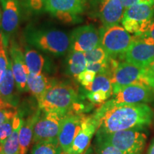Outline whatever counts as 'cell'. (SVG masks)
<instances>
[{
  "label": "cell",
  "instance_id": "cell-1",
  "mask_svg": "<svg viewBox=\"0 0 154 154\" xmlns=\"http://www.w3.org/2000/svg\"><path fill=\"white\" fill-rule=\"evenodd\" d=\"M98 133L109 134L128 129H142L151 124L153 111L145 103L126 104L106 102L94 114Z\"/></svg>",
  "mask_w": 154,
  "mask_h": 154
},
{
  "label": "cell",
  "instance_id": "cell-2",
  "mask_svg": "<svg viewBox=\"0 0 154 154\" xmlns=\"http://www.w3.org/2000/svg\"><path fill=\"white\" fill-rule=\"evenodd\" d=\"M24 38L32 47L54 56L65 54L70 47L69 36L55 29L28 26L24 32Z\"/></svg>",
  "mask_w": 154,
  "mask_h": 154
},
{
  "label": "cell",
  "instance_id": "cell-3",
  "mask_svg": "<svg viewBox=\"0 0 154 154\" xmlns=\"http://www.w3.org/2000/svg\"><path fill=\"white\" fill-rule=\"evenodd\" d=\"M78 94L66 83H54L38 100V107L45 112L56 111L68 114L78 106Z\"/></svg>",
  "mask_w": 154,
  "mask_h": 154
},
{
  "label": "cell",
  "instance_id": "cell-4",
  "mask_svg": "<svg viewBox=\"0 0 154 154\" xmlns=\"http://www.w3.org/2000/svg\"><path fill=\"white\" fill-rule=\"evenodd\" d=\"M97 137L127 154H140L145 147L147 136L141 129H128L109 134L98 133Z\"/></svg>",
  "mask_w": 154,
  "mask_h": 154
},
{
  "label": "cell",
  "instance_id": "cell-5",
  "mask_svg": "<svg viewBox=\"0 0 154 154\" xmlns=\"http://www.w3.org/2000/svg\"><path fill=\"white\" fill-rule=\"evenodd\" d=\"M100 44L112 58L122 57L134 41L127 31L120 25L103 26L99 31Z\"/></svg>",
  "mask_w": 154,
  "mask_h": 154
},
{
  "label": "cell",
  "instance_id": "cell-6",
  "mask_svg": "<svg viewBox=\"0 0 154 154\" xmlns=\"http://www.w3.org/2000/svg\"><path fill=\"white\" fill-rule=\"evenodd\" d=\"M111 79L113 88L136 84L151 88V79L146 68L136 66L127 61L119 63Z\"/></svg>",
  "mask_w": 154,
  "mask_h": 154
},
{
  "label": "cell",
  "instance_id": "cell-7",
  "mask_svg": "<svg viewBox=\"0 0 154 154\" xmlns=\"http://www.w3.org/2000/svg\"><path fill=\"white\" fill-rule=\"evenodd\" d=\"M67 114L51 111L40 115L34 128L33 142L57 141L63 119Z\"/></svg>",
  "mask_w": 154,
  "mask_h": 154
},
{
  "label": "cell",
  "instance_id": "cell-8",
  "mask_svg": "<svg viewBox=\"0 0 154 154\" xmlns=\"http://www.w3.org/2000/svg\"><path fill=\"white\" fill-rule=\"evenodd\" d=\"M113 98L110 101L114 103L137 104L145 103L154 99V91L148 86L128 85L113 88Z\"/></svg>",
  "mask_w": 154,
  "mask_h": 154
},
{
  "label": "cell",
  "instance_id": "cell-9",
  "mask_svg": "<svg viewBox=\"0 0 154 154\" xmlns=\"http://www.w3.org/2000/svg\"><path fill=\"white\" fill-rule=\"evenodd\" d=\"M69 40V52L85 53L100 45V33L93 25H85L73 30Z\"/></svg>",
  "mask_w": 154,
  "mask_h": 154
},
{
  "label": "cell",
  "instance_id": "cell-10",
  "mask_svg": "<svg viewBox=\"0 0 154 154\" xmlns=\"http://www.w3.org/2000/svg\"><path fill=\"white\" fill-rule=\"evenodd\" d=\"M2 14L1 33L6 41L18 29L21 19V2L19 0H0Z\"/></svg>",
  "mask_w": 154,
  "mask_h": 154
},
{
  "label": "cell",
  "instance_id": "cell-11",
  "mask_svg": "<svg viewBox=\"0 0 154 154\" xmlns=\"http://www.w3.org/2000/svg\"><path fill=\"white\" fill-rule=\"evenodd\" d=\"M9 54L16 87L21 92L27 91V78L29 74V70L25 61L24 52L19 44L14 40L10 43Z\"/></svg>",
  "mask_w": 154,
  "mask_h": 154
},
{
  "label": "cell",
  "instance_id": "cell-12",
  "mask_svg": "<svg viewBox=\"0 0 154 154\" xmlns=\"http://www.w3.org/2000/svg\"><path fill=\"white\" fill-rule=\"evenodd\" d=\"M124 58L127 62L146 68L154 61V45L146 44L134 36V41Z\"/></svg>",
  "mask_w": 154,
  "mask_h": 154
},
{
  "label": "cell",
  "instance_id": "cell-13",
  "mask_svg": "<svg viewBox=\"0 0 154 154\" xmlns=\"http://www.w3.org/2000/svg\"><path fill=\"white\" fill-rule=\"evenodd\" d=\"M97 130L98 123L94 115L91 116H83L80 129L68 154H83L85 153L94 134Z\"/></svg>",
  "mask_w": 154,
  "mask_h": 154
},
{
  "label": "cell",
  "instance_id": "cell-14",
  "mask_svg": "<svg viewBox=\"0 0 154 154\" xmlns=\"http://www.w3.org/2000/svg\"><path fill=\"white\" fill-rule=\"evenodd\" d=\"M82 116L69 113L61 124L58 136V143L65 154H68L80 129Z\"/></svg>",
  "mask_w": 154,
  "mask_h": 154
},
{
  "label": "cell",
  "instance_id": "cell-15",
  "mask_svg": "<svg viewBox=\"0 0 154 154\" xmlns=\"http://www.w3.org/2000/svg\"><path fill=\"white\" fill-rule=\"evenodd\" d=\"M124 9L120 0H100L99 17L103 26L119 24L124 17Z\"/></svg>",
  "mask_w": 154,
  "mask_h": 154
},
{
  "label": "cell",
  "instance_id": "cell-16",
  "mask_svg": "<svg viewBox=\"0 0 154 154\" xmlns=\"http://www.w3.org/2000/svg\"><path fill=\"white\" fill-rule=\"evenodd\" d=\"M86 7V0H47L46 11L52 15L69 13L79 16L85 11Z\"/></svg>",
  "mask_w": 154,
  "mask_h": 154
},
{
  "label": "cell",
  "instance_id": "cell-17",
  "mask_svg": "<svg viewBox=\"0 0 154 154\" xmlns=\"http://www.w3.org/2000/svg\"><path fill=\"white\" fill-rule=\"evenodd\" d=\"M41 115V109H38L35 113L29 116L26 121L23 120L22 126L19 130V154H26L34 136V128L36 121Z\"/></svg>",
  "mask_w": 154,
  "mask_h": 154
},
{
  "label": "cell",
  "instance_id": "cell-18",
  "mask_svg": "<svg viewBox=\"0 0 154 154\" xmlns=\"http://www.w3.org/2000/svg\"><path fill=\"white\" fill-rule=\"evenodd\" d=\"M153 16L154 5L138 3L126 9L123 19H132L141 24L143 22L151 21Z\"/></svg>",
  "mask_w": 154,
  "mask_h": 154
},
{
  "label": "cell",
  "instance_id": "cell-19",
  "mask_svg": "<svg viewBox=\"0 0 154 154\" xmlns=\"http://www.w3.org/2000/svg\"><path fill=\"white\" fill-rule=\"evenodd\" d=\"M54 84V81L50 80L44 74L39 75L29 74L27 78L28 91L32 93L37 101Z\"/></svg>",
  "mask_w": 154,
  "mask_h": 154
},
{
  "label": "cell",
  "instance_id": "cell-20",
  "mask_svg": "<svg viewBox=\"0 0 154 154\" xmlns=\"http://www.w3.org/2000/svg\"><path fill=\"white\" fill-rule=\"evenodd\" d=\"M15 83L14 77L13 75L12 69H11V60L9 59V63L5 76L2 82L0 84V97H2L4 100L8 102L13 106H16L17 103V100L16 95H15Z\"/></svg>",
  "mask_w": 154,
  "mask_h": 154
},
{
  "label": "cell",
  "instance_id": "cell-21",
  "mask_svg": "<svg viewBox=\"0 0 154 154\" xmlns=\"http://www.w3.org/2000/svg\"><path fill=\"white\" fill-rule=\"evenodd\" d=\"M24 54L29 74L34 75L42 74L46 61L42 54L29 47H25Z\"/></svg>",
  "mask_w": 154,
  "mask_h": 154
},
{
  "label": "cell",
  "instance_id": "cell-22",
  "mask_svg": "<svg viewBox=\"0 0 154 154\" xmlns=\"http://www.w3.org/2000/svg\"><path fill=\"white\" fill-rule=\"evenodd\" d=\"M23 120L19 116L11 136L1 146L0 154H19V134Z\"/></svg>",
  "mask_w": 154,
  "mask_h": 154
},
{
  "label": "cell",
  "instance_id": "cell-23",
  "mask_svg": "<svg viewBox=\"0 0 154 154\" xmlns=\"http://www.w3.org/2000/svg\"><path fill=\"white\" fill-rule=\"evenodd\" d=\"M87 61L84 53L78 51L70 52L68 59V70L69 74L77 79L81 73L86 70Z\"/></svg>",
  "mask_w": 154,
  "mask_h": 154
},
{
  "label": "cell",
  "instance_id": "cell-24",
  "mask_svg": "<svg viewBox=\"0 0 154 154\" xmlns=\"http://www.w3.org/2000/svg\"><path fill=\"white\" fill-rule=\"evenodd\" d=\"M85 88L89 92L103 91L111 96L113 94V86L111 77L107 74H98L94 82Z\"/></svg>",
  "mask_w": 154,
  "mask_h": 154
},
{
  "label": "cell",
  "instance_id": "cell-25",
  "mask_svg": "<svg viewBox=\"0 0 154 154\" xmlns=\"http://www.w3.org/2000/svg\"><path fill=\"white\" fill-rule=\"evenodd\" d=\"M61 151L57 141H46L35 143L31 154H60Z\"/></svg>",
  "mask_w": 154,
  "mask_h": 154
},
{
  "label": "cell",
  "instance_id": "cell-26",
  "mask_svg": "<svg viewBox=\"0 0 154 154\" xmlns=\"http://www.w3.org/2000/svg\"><path fill=\"white\" fill-rule=\"evenodd\" d=\"M8 45L9 42L6 41L2 34L0 33V84L5 78L9 66V59L7 55Z\"/></svg>",
  "mask_w": 154,
  "mask_h": 154
},
{
  "label": "cell",
  "instance_id": "cell-27",
  "mask_svg": "<svg viewBox=\"0 0 154 154\" xmlns=\"http://www.w3.org/2000/svg\"><path fill=\"white\" fill-rule=\"evenodd\" d=\"M87 63H103L109 60V55L100 45L84 53Z\"/></svg>",
  "mask_w": 154,
  "mask_h": 154
},
{
  "label": "cell",
  "instance_id": "cell-28",
  "mask_svg": "<svg viewBox=\"0 0 154 154\" xmlns=\"http://www.w3.org/2000/svg\"><path fill=\"white\" fill-rule=\"evenodd\" d=\"M21 5L32 14H38L46 11L47 0H19Z\"/></svg>",
  "mask_w": 154,
  "mask_h": 154
},
{
  "label": "cell",
  "instance_id": "cell-29",
  "mask_svg": "<svg viewBox=\"0 0 154 154\" xmlns=\"http://www.w3.org/2000/svg\"><path fill=\"white\" fill-rule=\"evenodd\" d=\"M18 118L19 115L17 114L14 118L6 121L4 124L0 125V144L1 145H2L5 142V140L12 134Z\"/></svg>",
  "mask_w": 154,
  "mask_h": 154
},
{
  "label": "cell",
  "instance_id": "cell-30",
  "mask_svg": "<svg viewBox=\"0 0 154 154\" xmlns=\"http://www.w3.org/2000/svg\"><path fill=\"white\" fill-rule=\"evenodd\" d=\"M98 138V154H127L102 138Z\"/></svg>",
  "mask_w": 154,
  "mask_h": 154
},
{
  "label": "cell",
  "instance_id": "cell-31",
  "mask_svg": "<svg viewBox=\"0 0 154 154\" xmlns=\"http://www.w3.org/2000/svg\"><path fill=\"white\" fill-rule=\"evenodd\" d=\"M96 76V74L95 72L86 69L85 71H84V72L79 75L76 79L79 82L81 83L82 86H84V87H86V86H89L90 84H92Z\"/></svg>",
  "mask_w": 154,
  "mask_h": 154
},
{
  "label": "cell",
  "instance_id": "cell-32",
  "mask_svg": "<svg viewBox=\"0 0 154 154\" xmlns=\"http://www.w3.org/2000/svg\"><path fill=\"white\" fill-rule=\"evenodd\" d=\"M86 97L88 100L94 103H103L106 100L109 99L110 96L103 91H97L89 92L86 95Z\"/></svg>",
  "mask_w": 154,
  "mask_h": 154
},
{
  "label": "cell",
  "instance_id": "cell-33",
  "mask_svg": "<svg viewBox=\"0 0 154 154\" xmlns=\"http://www.w3.org/2000/svg\"><path fill=\"white\" fill-rule=\"evenodd\" d=\"M123 27L126 29L128 33L134 34V35L138 34L140 31V24L136 21L128 19H122L121 20Z\"/></svg>",
  "mask_w": 154,
  "mask_h": 154
},
{
  "label": "cell",
  "instance_id": "cell-34",
  "mask_svg": "<svg viewBox=\"0 0 154 154\" xmlns=\"http://www.w3.org/2000/svg\"><path fill=\"white\" fill-rule=\"evenodd\" d=\"M17 113L14 109H0V125L4 124L6 121L14 118Z\"/></svg>",
  "mask_w": 154,
  "mask_h": 154
},
{
  "label": "cell",
  "instance_id": "cell-35",
  "mask_svg": "<svg viewBox=\"0 0 154 154\" xmlns=\"http://www.w3.org/2000/svg\"><path fill=\"white\" fill-rule=\"evenodd\" d=\"M148 74L150 77L151 84V88L154 91V61L152 62L149 66L146 67Z\"/></svg>",
  "mask_w": 154,
  "mask_h": 154
},
{
  "label": "cell",
  "instance_id": "cell-36",
  "mask_svg": "<svg viewBox=\"0 0 154 154\" xmlns=\"http://www.w3.org/2000/svg\"><path fill=\"white\" fill-rule=\"evenodd\" d=\"M121 4H122L123 7L124 9H128V7H131V6L136 5V4L139 3L138 0H120Z\"/></svg>",
  "mask_w": 154,
  "mask_h": 154
},
{
  "label": "cell",
  "instance_id": "cell-37",
  "mask_svg": "<svg viewBox=\"0 0 154 154\" xmlns=\"http://www.w3.org/2000/svg\"><path fill=\"white\" fill-rule=\"evenodd\" d=\"M15 109V107L13 106L12 105L9 103L5 100H4L2 98L0 97V109Z\"/></svg>",
  "mask_w": 154,
  "mask_h": 154
},
{
  "label": "cell",
  "instance_id": "cell-38",
  "mask_svg": "<svg viewBox=\"0 0 154 154\" xmlns=\"http://www.w3.org/2000/svg\"><path fill=\"white\" fill-rule=\"evenodd\" d=\"M143 34L149 36L150 37H151L152 38H153L154 39V19H153V21H152L151 26H150L149 30H148L146 33H144Z\"/></svg>",
  "mask_w": 154,
  "mask_h": 154
},
{
  "label": "cell",
  "instance_id": "cell-39",
  "mask_svg": "<svg viewBox=\"0 0 154 154\" xmlns=\"http://www.w3.org/2000/svg\"><path fill=\"white\" fill-rule=\"evenodd\" d=\"M139 3L146 4L149 5H154V0H138Z\"/></svg>",
  "mask_w": 154,
  "mask_h": 154
},
{
  "label": "cell",
  "instance_id": "cell-40",
  "mask_svg": "<svg viewBox=\"0 0 154 154\" xmlns=\"http://www.w3.org/2000/svg\"><path fill=\"white\" fill-rule=\"evenodd\" d=\"M147 154H154V140L152 141V143L149 146V151L147 152Z\"/></svg>",
  "mask_w": 154,
  "mask_h": 154
},
{
  "label": "cell",
  "instance_id": "cell-41",
  "mask_svg": "<svg viewBox=\"0 0 154 154\" xmlns=\"http://www.w3.org/2000/svg\"><path fill=\"white\" fill-rule=\"evenodd\" d=\"M90 151H87L85 153V154H91V153H90Z\"/></svg>",
  "mask_w": 154,
  "mask_h": 154
},
{
  "label": "cell",
  "instance_id": "cell-42",
  "mask_svg": "<svg viewBox=\"0 0 154 154\" xmlns=\"http://www.w3.org/2000/svg\"><path fill=\"white\" fill-rule=\"evenodd\" d=\"M1 146L2 145H1V144H0V151H1Z\"/></svg>",
  "mask_w": 154,
  "mask_h": 154
}]
</instances>
